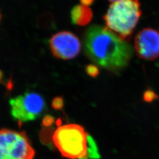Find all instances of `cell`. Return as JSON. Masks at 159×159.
I'll return each mask as SVG.
<instances>
[{
  "label": "cell",
  "instance_id": "obj_1",
  "mask_svg": "<svg viewBox=\"0 0 159 159\" xmlns=\"http://www.w3.org/2000/svg\"><path fill=\"white\" fill-rule=\"evenodd\" d=\"M85 52L100 66L113 72L125 68L133 56L130 44L107 27L92 25L85 31Z\"/></svg>",
  "mask_w": 159,
  "mask_h": 159
},
{
  "label": "cell",
  "instance_id": "obj_2",
  "mask_svg": "<svg viewBox=\"0 0 159 159\" xmlns=\"http://www.w3.org/2000/svg\"><path fill=\"white\" fill-rule=\"evenodd\" d=\"M141 14L139 0H119L110 6L104 20L107 29L126 41L130 39Z\"/></svg>",
  "mask_w": 159,
  "mask_h": 159
},
{
  "label": "cell",
  "instance_id": "obj_3",
  "mask_svg": "<svg viewBox=\"0 0 159 159\" xmlns=\"http://www.w3.org/2000/svg\"><path fill=\"white\" fill-rule=\"evenodd\" d=\"M87 136L88 133L82 126L71 124L60 126L53 134L52 141L64 157L89 159Z\"/></svg>",
  "mask_w": 159,
  "mask_h": 159
},
{
  "label": "cell",
  "instance_id": "obj_4",
  "mask_svg": "<svg viewBox=\"0 0 159 159\" xmlns=\"http://www.w3.org/2000/svg\"><path fill=\"white\" fill-rule=\"evenodd\" d=\"M35 150L24 131L0 130V159H33Z\"/></svg>",
  "mask_w": 159,
  "mask_h": 159
},
{
  "label": "cell",
  "instance_id": "obj_5",
  "mask_svg": "<svg viewBox=\"0 0 159 159\" xmlns=\"http://www.w3.org/2000/svg\"><path fill=\"white\" fill-rule=\"evenodd\" d=\"M13 119L20 123L38 119L46 109L43 97L34 92L25 93L10 101Z\"/></svg>",
  "mask_w": 159,
  "mask_h": 159
},
{
  "label": "cell",
  "instance_id": "obj_6",
  "mask_svg": "<svg viewBox=\"0 0 159 159\" xmlns=\"http://www.w3.org/2000/svg\"><path fill=\"white\" fill-rule=\"evenodd\" d=\"M51 50L55 57L63 60L74 58L81 50L79 38L69 31H61L54 34L50 40Z\"/></svg>",
  "mask_w": 159,
  "mask_h": 159
},
{
  "label": "cell",
  "instance_id": "obj_7",
  "mask_svg": "<svg viewBox=\"0 0 159 159\" xmlns=\"http://www.w3.org/2000/svg\"><path fill=\"white\" fill-rule=\"evenodd\" d=\"M134 47L138 56L146 60L159 57V33L153 29H144L135 37Z\"/></svg>",
  "mask_w": 159,
  "mask_h": 159
},
{
  "label": "cell",
  "instance_id": "obj_8",
  "mask_svg": "<svg viewBox=\"0 0 159 159\" xmlns=\"http://www.w3.org/2000/svg\"><path fill=\"white\" fill-rule=\"evenodd\" d=\"M72 23L79 26H85L91 22L93 17L90 8L84 5L74 6L71 11Z\"/></svg>",
  "mask_w": 159,
  "mask_h": 159
},
{
  "label": "cell",
  "instance_id": "obj_9",
  "mask_svg": "<svg viewBox=\"0 0 159 159\" xmlns=\"http://www.w3.org/2000/svg\"><path fill=\"white\" fill-rule=\"evenodd\" d=\"M87 154L89 159H98L100 157L96 143L89 134L87 136Z\"/></svg>",
  "mask_w": 159,
  "mask_h": 159
},
{
  "label": "cell",
  "instance_id": "obj_10",
  "mask_svg": "<svg viewBox=\"0 0 159 159\" xmlns=\"http://www.w3.org/2000/svg\"><path fill=\"white\" fill-rule=\"evenodd\" d=\"M53 130L50 128H45L41 131L40 139L42 143L46 144H50L51 137L53 136Z\"/></svg>",
  "mask_w": 159,
  "mask_h": 159
},
{
  "label": "cell",
  "instance_id": "obj_11",
  "mask_svg": "<svg viewBox=\"0 0 159 159\" xmlns=\"http://www.w3.org/2000/svg\"><path fill=\"white\" fill-rule=\"evenodd\" d=\"M51 106L52 108L56 110H60L62 109L64 106V100L63 98L61 97H55L52 101Z\"/></svg>",
  "mask_w": 159,
  "mask_h": 159
},
{
  "label": "cell",
  "instance_id": "obj_12",
  "mask_svg": "<svg viewBox=\"0 0 159 159\" xmlns=\"http://www.w3.org/2000/svg\"><path fill=\"white\" fill-rule=\"evenodd\" d=\"M85 71L87 74L92 77H95L98 75L99 73V70L96 66L94 65H89L86 67Z\"/></svg>",
  "mask_w": 159,
  "mask_h": 159
},
{
  "label": "cell",
  "instance_id": "obj_13",
  "mask_svg": "<svg viewBox=\"0 0 159 159\" xmlns=\"http://www.w3.org/2000/svg\"><path fill=\"white\" fill-rule=\"evenodd\" d=\"M54 120H55L52 116L50 115L46 116L42 120V125L45 127H48L52 125L54 123Z\"/></svg>",
  "mask_w": 159,
  "mask_h": 159
},
{
  "label": "cell",
  "instance_id": "obj_14",
  "mask_svg": "<svg viewBox=\"0 0 159 159\" xmlns=\"http://www.w3.org/2000/svg\"><path fill=\"white\" fill-rule=\"evenodd\" d=\"M94 0H80V1L82 5L87 6V7L92 4L93 2H94Z\"/></svg>",
  "mask_w": 159,
  "mask_h": 159
},
{
  "label": "cell",
  "instance_id": "obj_15",
  "mask_svg": "<svg viewBox=\"0 0 159 159\" xmlns=\"http://www.w3.org/2000/svg\"><path fill=\"white\" fill-rule=\"evenodd\" d=\"M3 73L0 70V83L2 82V79H3Z\"/></svg>",
  "mask_w": 159,
  "mask_h": 159
},
{
  "label": "cell",
  "instance_id": "obj_16",
  "mask_svg": "<svg viewBox=\"0 0 159 159\" xmlns=\"http://www.w3.org/2000/svg\"><path fill=\"white\" fill-rule=\"evenodd\" d=\"M109 1H111V2H116V1H119V0H108Z\"/></svg>",
  "mask_w": 159,
  "mask_h": 159
},
{
  "label": "cell",
  "instance_id": "obj_17",
  "mask_svg": "<svg viewBox=\"0 0 159 159\" xmlns=\"http://www.w3.org/2000/svg\"><path fill=\"white\" fill-rule=\"evenodd\" d=\"M1 18H2V15H1V13L0 12V22H1Z\"/></svg>",
  "mask_w": 159,
  "mask_h": 159
}]
</instances>
